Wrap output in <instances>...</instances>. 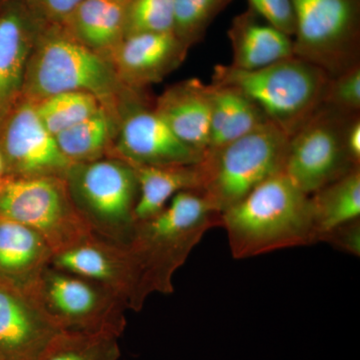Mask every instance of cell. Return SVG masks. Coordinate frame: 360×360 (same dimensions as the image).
Wrapping results in <instances>:
<instances>
[{
    "mask_svg": "<svg viewBox=\"0 0 360 360\" xmlns=\"http://www.w3.org/2000/svg\"><path fill=\"white\" fill-rule=\"evenodd\" d=\"M221 224L200 191H184L158 214L137 221L127 248L139 278L141 309L153 293L174 292V276L203 236Z\"/></svg>",
    "mask_w": 360,
    "mask_h": 360,
    "instance_id": "1",
    "label": "cell"
},
{
    "mask_svg": "<svg viewBox=\"0 0 360 360\" xmlns=\"http://www.w3.org/2000/svg\"><path fill=\"white\" fill-rule=\"evenodd\" d=\"M220 226L236 259L316 243L309 195L283 172L224 210Z\"/></svg>",
    "mask_w": 360,
    "mask_h": 360,
    "instance_id": "2",
    "label": "cell"
},
{
    "mask_svg": "<svg viewBox=\"0 0 360 360\" xmlns=\"http://www.w3.org/2000/svg\"><path fill=\"white\" fill-rule=\"evenodd\" d=\"M127 89L110 61L73 37L63 25L41 26L25 75L21 96L37 103L66 91L96 96L106 108Z\"/></svg>",
    "mask_w": 360,
    "mask_h": 360,
    "instance_id": "3",
    "label": "cell"
},
{
    "mask_svg": "<svg viewBox=\"0 0 360 360\" xmlns=\"http://www.w3.org/2000/svg\"><path fill=\"white\" fill-rule=\"evenodd\" d=\"M328 82L321 68L292 56L255 70L215 66L212 84L238 90L291 137L321 108Z\"/></svg>",
    "mask_w": 360,
    "mask_h": 360,
    "instance_id": "4",
    "label": "cell"
},
{
    "mask_svg": "<svg viewBox=\"0 0 360 360\" xmlns=\"http://www.w3.org/2000/svg\"><path fill=\"white\" fill-rule=\"evenodd\" d=\"M290 137L272 122L215 150L198 163L200 193L221 214L265 180L283 172Z\"/></svg>",
    "mask_w": 360,
    "mask_h": 360,
    "instance_id": "5",
    "label": "cell"
},
{
    "mask_svg": "<svg viewBox=\"0 0 360 360\" xmlns=\"http://www.w3.org/2000/svg\"><path fill=\"white\" fill-rule=\"evenodd\" d=\"M78 212L99 238L127 245L135 226L139 182L134 168L117 158L72 163L65 176Z\"/></svg>",
    "mask_w": 360,
    "mask_h": 360,
    "instance_id": "6",
    "label": "cell"
},
{
    "mask_svg": "<svg viewBox=\"0 0 360 360\" xmlns=\"http://www.w3.org/2000/svg\"><path fill=\"white\" fill-rule=\"evenodd\" d=\"M23 290L59 331L118 336L124 331V303L84 277L49 264Z\"/></svg>",
    "mask_w": 360,
    "mask_h": 360,
    "instance_id": "7",
    "label": "cell"
},
{
    "mask_svg": "<svg viewBox=\"0 0 360 360\" xmlns=\"http://www.w3.org/2000/svg\"><path fill=\"white\" fill-rule=\"evenodd\" d=\"M0 217L37 232L53 255L94 234L71 200L65 179L61 177L2 176Z\"/></svg>",
    "mask_w": 360,
    "mask_h": 360,
    "instance_id": "8",
    "label": "cell"
},
{
    "mask_svg": "<svg viewBox=\"0 0 360 360\" xmlns=\"http://www.w3.org/2000/svg\"><path fill=\"white\" fill-rule=\"evenodd\" d=\"M293 56L329 78L360 65V0H293Z\"/></svg>",
    "mask_w": 360,
    "mask_h": 360,
    "instance_id": "9",
    "label": "cell"
},
{
    "mask_svg": "<svg viewBox=\"0 0 360 360\" xmlns=\"http://www.w3.org/2000/svg\"><path fill=\"white\" fill-rule=\"evenodd\" d=\"M354 116L322 104L290 137L283 172L303 193H316L359 167L345 146V129Z\"/></svg>",
    "mask_w": 360,
    "mask_h": 360,
    "instance_id": "10",
    "label": "cell"
},
{
    "mask_svg": "<svg viewBox=\"0 0 360 360\" xmlns=\"http://www.w3.org/2000/svg\"><path fill=\"white\" fill-rule=\"evenodd\" d=\"M0 155L2 176L65 179L72 165L39 120L34 103L22 96L0 118Z\"/></svg>",
    "mask_w": 360,
    "mask_h": 360,
    "instance_id": "11",
    "label": "cell"
},
{
    "mask_svg": "<svg viewBox=\"0 0 360 360\" xmlns=\"http://www.w3.org/2000/svg\"><path fill=\"white\" fill-rule=\"evenodd\" d=\"M51 264L94 283L117 296L127 309L139 311V278L127 245L92 234L53 255Z\"/></svg>",
    "mask_w": 360,
    "mask_h": 360,
    "instance_id": "12",
    "label": "cell"
},
{
    "mask_svg": "<svg viewBox=\"0 0 360 360\" xmlns=\"http://www.w3.org/2000/svg\"><path fill=\"white\" fill-rule=\"evenodd\" d=\"M111 158L129 165L179 167L200 163L202 153L180 141L155 110L136 106L120 118Z\"/></svg>",
    "mask_w": 360,
    "mask_h": 360,
    "instance_id": "13",
    "label": "cell"
},
{
    "mask_svg": "<svg viewBox=\"0 0 360 360\" xmlns=\"http://www.w3.org/2000/svg\"><path fill=\"white\" fill-rule=\"evenodd\" d=\"M188 49L174 32L142 33L123 39L105 58L127 89H141L176 70Z\"/></svg>",
    "mask_w": 360,
    "mask_h": 360,
    "instance_id": "14",
    "label": "cell"
},
{
    "mask_svg": "<svg viewBox=\"0 0 360 360\" xmlns=\"http://www.w3.org/2000/svg\"><path fill=\"white\" fill-rule=\"evenodd\" d=\"M59 331L23 288L0 279V355L37 360Z\"/></svg>",
    "mask_w": 360,
    "mask_h": 360,
    "instance_id": "15",
    "label": "cell"
},
{
    "mask_svg": "<svg viewBox=\"0 0 360 360\" xmlns=\"http://www.w3.org/2000/svg\"><path fill=\"white\" fill-rule=\"evenodd\" d=\"M40 27L23 0H0V118L20 98Z\"/></svg>",
    "mask_w": 360,
    "mask_h": 360,
    "instance_id": "16",
    "label": "cell"
},
{
    "mask_svg": "<svg viewBox=\"0 0 360 360\" xmlns=\"http://www.w3.org/2000/svg\"><path fill=\"white\" fill-rule=\"evenodd\" d=\"M212 103V84L189 78L165 89L153 110L180 141L203 155L210 144Z\"/></svg>",
    "mask_w": 360,
    "mask_h": 360,
    "instance_id": "17",
    "label": "cell"
},
{
    "mask_svg": "<svg viewBox=\"0 0 360 360\" xmlns=\"http://www.w3.org/2000/svg\"><path fill=\"white\" fill-rule=\"evenodd\" d=\"M232 49L231 65L255 70L293 56L292 37L248 8L232 20L229 32Z\"/></svg>",
    "mask_w": 360,
    "mask_h": 360,
    "instance_id": "18",
    "label": "cell"
},
{
    "mask_svg": "<svg viewBox=\"0 0 360 360\" xmlns=\"http://www.w3.org/2000/svg\"><path fill=\"white\" fill-rule=\"evenodd\" d=\"M51 248L37 232L0 217V279L25 288L51 264Z\"/></svg>",
    "mask_w": 360,
    "mask_h": 360,
    "instance_id": "19",
    "label": "cell"
},
{
    "mask_svg": "<svg viewBox=\"0 0 360 360\" xmlns=\"http://www.w3.org/2000/svg\"><path fill=\"white\" fill-rule=\"evenodd\" d=\"M127 4L82 0L63 26L78 41L106 58L124 39Z\"/></svg>",
    "mask_w": 360,
    "mask_h": 360,
    "instance_id": "20",
    "label": "cell"
},
{
    "mask_svg": "<svg viewBox=\"0 0 360 360\" xmlns=\"http://www.w3.org/2000/svg\"><path fill=\"white\" fill-rule=\"evenodd\" d=\"M129 165L134 168L139 182V200L134 210L136 222L158 214L181 191H200L198 163L179 167Z\"/></svg>",
    "mask_w": 360,
    "mask_h": 360,
    "instance_id": "21",
    "label": "cell"
},
{
    "mask_svg": "<svg viewBox=\"0 0 360 360\" xmlns=\"http://www.w3.org/2000/svg\"><path fill=\"white\" fill-rule=\"evenodd\" d=\"M120 123L115 110L103 106L94 115L56 135V142L70 162L101 160L110 155Z\"/></svg>",
    "mask_w": 360,
    "mask_h": 360,
    "instance_id": "22",
    "label": "cell"
},
{
    "mask_svg": "<svg viewBox=\"0 0 360 360\" xmlns=\"http://www.w3.org/2000/svg\"><path fill=\"white\" fill-rule=\"evenodd\" d=\"M316 243L336 226L359 219L360 168L310 194Z\"/></svg>",
    "mask_w": 360,
    "mask_h": 360,
    "instance_id": "23",
    "label": "cell"
},
{
    "mask_svg": "<svg viewBox=\"0 0 360 360\" xmlns=\"http://www.w3.org/2000/svg\"><path fill=\"white\" fill-rule=\"evenodd\" d=\"M120 336L113 333H59L37 360H118Z\"/></svg>",
    "mask_w": 360,
    "mask_h": 360,
    "instance_id": "24",
    "label": "cell"
},
{
    "mask_svg": "<svg viewBox=\"0 0 360 360\" xmlns=\"http://www.w3.org/2000/svg\"><path fill=\"white\" fill-rule=\"evenodd\" d=\"M34 104L39 120L53 136L86 120L104 106L96 96L85 91L60 92Z\"/></svg>",
    "mask_w": 360,
    "mask_h": 360,
    "instance_id": "25",
    "label": "cell"
},
{
    "mask_svg": "<svg viewBox=\"0 0 360 360\" xmlns=\"http://www.w3.org/2000/svg\"><path fill=\"white\" fill-rule=\"evenodd\" d=\"M174 32L188 49L203 39L214 18L231 0H174Z\"/></svg>",
    "mask_w": 360,
    "mask_h": 360,
    "instance_id": "26",
    "label": "cell"
},
{
    "mask_svg": "<svg viewBox=\"0 0 360 360\" xmlns=\"http://www.w3.org/2000/svg\"><path fill=\"white\" fill-rule=\"evenodd\" d=\"M174 0H129L125 9L124 39L142 33L174 32Z\"/></svg>",
    "mask_w": 360,
    "mask_h": 360,
    "instance_id": "27",
    "label": "cell"
},
{
    "mask_svg": "<svg viewBox=\"0 0 360 360\" xmlns=\"http://www.w3.org/2000/svg\"><path fill=\"white\" fill-rule=\"evenodd\" d=\"M233 90L236 94H234L233 108H232L231 116L221 131L210 139L205 153L222 148L269 122L266 115L262 112L257 104L252 103L238 90Z\"/></svg>",
    "mask_w": 360,
    "mask_h": 360,
    "instance_id": "28",
    "label": "cell"
},
{
    "mask_svg": "<svg viewBox=\"0 0 360 360\" xmlns=\"http://www.w3.org/2000/svg\"><path fill=\"white\" fill-rule=\"evenodd\" d=\"M323 104L342 115H359L360 65L329 78Z\"/></svg>",
    "mask_w": 360,
    "mask_h": 360,
    "instance_id": "29",
    "label": "cell"
},
{
    "mask_svg": "<svg viewBox=\"0 0 360 360\" xmlns=\"http://www.w3.org/2000/svg\"><path fill=\"white\" fill-rule=\"evenodd\" d=\"M250 9L265 21L292 37L296 27L293 0H248Z\"/></svg>",
    "mask_w": 360,
    "mask_h": 360,
    "instance_id": "30",
    "label": "cell"
},
{
    "mask_svg": "<svg viewBox=\"0 0 360 360\" xmlns=\"http://www.w3.org/2000/svg\"><path fill=\"white\" fill-rule=\"evenodd\" d=\"M41 26L63 25L82 0H23Z\"/></svg>",
    "mask_w": 360,
    "mask_h": 360,
    "instance_id": "31",
    "label": "cell"
},
{
    "mask_svg": "<svg viewBox=\"0 0 360 360\" xmlns=\"http://www.w3.org/2000/svg\"><path fill=\"white\" fill-rule=\"evenodd\" d=\"M335 246L338 250L350 253L354 257L360 255V221L359 219L352 220L336 226L319 238Z\"/></svg>",
    "mask_w": 360,
    "mask_h": 360,
    "instance_id": "32",
    "label": "cell"
},
{
    "mask_svg": "<svg viewBox=\"0 0 360 360\" xmlns=\"http://www.w3.org/2000/svg\"><path fill=\"white\" fill-rule=\"evenodd\" d=\"M345 146L347 153L355 165H360V117L359 115L350 118L345 129Z\"/></svg>",
    "mask_w": 360,
    "mask_h": 360,
    "instance_id": "33",
    "label": "cell"
},
{
    "mask_svg": "<svg viewBox=\"0 0 360 360\" xmlns=\"http://www.w3.org/2000/svg\"><path fill=\"white\" fill-rule=\"evenodd\" d=\"M4 175V161H2L1 155H0V176Z\"/></svg>",
    "mask_w": 360,
    "mask_h": 360,
    "instance_id": "34",
    "label": "cell"
},
{
    "mask_svg": "<svg viewBox=\"0 0 360 360\" xmlns=\"http://www.w3.org/2000/svg\"><path fill=\"white\" fill-rule=\"evenodd\" d=\"M112 1L122 2V4H129V0H112Z\"/></svg>",
    "mask_w": 360,
    "mask_h": 360,
    "instance_id": "35",
    "label": "cell"
},
{
    "mask_svg": "<svg viewBox=\"0 0 360 360\" xmlns=\"http://www.w3.org/2000/svg\"><path fill=\"white\" fill-rule=\"evenodd\" d=\"M0 360H4V359H2L1 355H0Z\"/></svg>",
    "mask_w": 360,
    "mask_h": 360,
    "instance_id": "36",
    "label": "cell"
},
{
    "mask_svg": "<svg viewBox=\"0 0 360 360\" xmlns=\"http://www.w3.org/2000/svg\"><path fill=\"white\" fill-rule=\"evenodd\" d=\"M2 176H0V182H1Z\"/></svg>",
    "mask_w": 360,
    "mask_h": 360,
    "instance_id": "37",
    "label": "cell"
}]
</instances>
